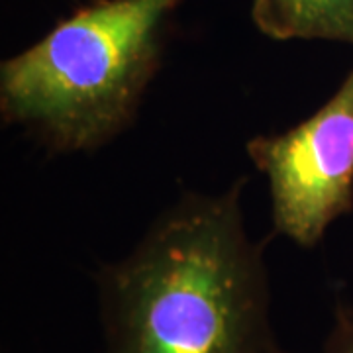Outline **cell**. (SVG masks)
<instances>
[{"label":"cell","mask_w":353,"mask_h":353,"mask_svg":"<svg viewBox=\"0 0 353 353\" xmlns=\"http://www.w3.org/2000/svg\"><path fill=\"white\" fill-rule=\"evenodd\" d=\"M248 176L185 192L97 273L104 353H287L271 326L265 241L245 228Z\"/></svg>","instance_id":"cell-1"},{"label":"cell","mask_w":353,"mask_h":353,"mask_svg":"<svg viewBox=\"0 0 353 353\" xmlns=\"http://www.w3.org/2000/svg\"><path fill=\"white\" fill-rule=\"evenodd\" d=\"M183 0H92L0 65V116L50 153L101 150L138 116Z\"/></svg>","instance_id":"cell-2"},{"label":"cell","mask_w":353,"mask_h":353,"mask_svg":"<svg viewBox=\"0 0 353 353\" xmlns=\"http://www.w3.org/2000/svg\"><path fill=\"white\" fill-rule=\"evenodd\" d=\"M245 152L267 176L271 234L316 248L353 210V67L314 114L285 132L255 136Z\"/></svg>","instance_id":"cell-3"},{"label":"cell","mask_w":353,"mask_h":353,"mask_svg":"<svg viewBox=\"0 0 353 353\" xmlns=\"http://www.w3.org/2000/svg\"><path fill=\"white\" fill-rule=\"evenodd\" d=\"M252 20L275 41L322 39L353 46V0H253Z\"/></svg>","instance_id":"cell-4"},{"label":"cell","mask_w":353,"mask_h":353,"mask_svg":"<svg viewBox=\"0 0 353 353\" xmlns=\"http://www.w3.org/2000/svg\"><path fill=\"white\" fill-rule=\"evenodd\" d=\"M322 353H353V308H336V322L324 341Z\"/></svg>","instance_id":"cell-5"}]
</instances>
